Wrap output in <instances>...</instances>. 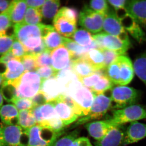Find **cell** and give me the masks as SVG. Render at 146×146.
Wrapping results in <instances>:
<instances>
[{"instance_id":"cell-14","label":"cell","mask_w":146,"mask_h":146,"mask_svg":"<svg viewBox=\"0 0 146 146\" xmlns=\"http://www.w3.org/2000/svg\"><path fill=\"white\" fill-rule=\"evenodd\" d=\"M103 29L107 34L127 38V33L116 12L109 9L104 16Z\"/></svg>"},{"instance_id":"cell-39","label":"cell","mask_w":146,"mask_h":146,"mask_svg":"<svg viewBox=\"0 0 146 146\" xmlns=\"http://www.w3.org/2000/svg\"><path fill=\"white\" fill-rule=\"evenodd\" d=\"M77 130L74 131L62 138L58 139L52 146H72L73 143L78 138Z\"/></svg>"},{"instance_id":"cell-10","label":"cell","mask_w":146,"mask_h":146,"mask_svg":"<svg viewBox=\"0 0 146 146\" xmlns=\"http://www.w3.org/2000/svg\"><path fill=\"white\" fill-rule=\"evenodd\" d=\"M140 91L126 86H117L111 89V99L114 108L119 109L136 104L141 98Z\"/></svg>"},{"instance_id":"cell-55","label":"cell","mask_w":146,"mask_h":146,"mask_svg":"<svg viewBox=\"0 0 146 146\" xmlns=\"http://www.w3.org/2000/svg\"><path fill=\"white\" fill-rule=\"evenodd\" d=\"M4 79L2 76L0 74V87L2 86L3 83Z\"/></svg>"},{"instance_id":"cell-27","label":"cell","mask_w":146,"mask_h":146,"mask_svg":"<svg viewBox=\"0 0 146 146\" xmlns=\"http://www.w3.org/2000/svg\"><path fill=\"white\" fill-rule=\"evenodd\" d=\"M0 117L5 125H18L19 111L14 105H5L0 110Z\"/></svg>"},{"instance_id":"cell-15","label":"cell","mask_w":146,"mask_h":146,"mask_svg":"<svg viewBox=\"0 0 146 146\" xmlns=\"http://www.w3.org/2000/svg\"><path fill=\"white\" fill-rule=\"evenodd\" d=\"M51 67L57 72L69 67L72 60L70 53L63 45L51 52Z\"/></svg>"},{"instance_id":"cell-33","label":"cell","mask_w":146,"mask_h":146,"mask_svg":"<svg viewBox=\"0 0 146 146\" xmlns=\"http://www.w3.org/2000/svg\"><path fill=\"white\" fill-rule=\"evenodd\" d=\"M36 124L31 110H21L19 111L18 125L25 129H29Z\"/></svg>"},{"instance_id":"cell-44","label":"cell","mask_w":146,"mask_h":146,"mask_svg":"<svg viewBox=\"0 0 146 146\" xmlns=\"http://www.w3.org/2000/svg\"><path fill=\"white\" fill-rule=\"evenodd\" d=\"M104 56V67L106 69L120 56L123 55L115 51L106 49L101 50Z\"/></svg>"},{"instance_id":"cell-47","label":"cell","mask_w":146,"mask_h":146,"mask_svg":"<svg viewBox=\"0 0 146 146\" xmlns=\"http://www.w3.org/2000/svg\"><path fill=\"white\" fill-rule=\"evenodd\" d=\"M34 107L42 105L48 102L46 98L44 93L40 91L31 98Z\"/></svg>"},{"instance_id":"cell-4","label":"cell","mask_w":146,"mask_h":146,"mask_svg":"<svg viewBox=\"0 0 146 146\" xmlns=\"http://www.w3.org/2000/svg\"><path fill=\"white\" fill-rule=\"evenodd\" d=\"M31 111L36 124L49 127L56 133H63L65 126L58 116L51 102L35 106Z\"/></svg>"},{"instance_id":"cell-32","label":"cell","mask_w":146,"mask_h":146,"mask_svg":"<svg viewBox=\"0 0 146 146\" xmlns=\"http://www.w3.org/2000/svg\"><path fill=\"white\" fill-rule=\"evenodd\" d=\"M133 67L134 73L146 86V52L135 59Z\"/></svg>"},{"instance_id":"cell-36","label":"cell","mask_w":146,"mask_h":146,"mask_svg":"<svg viewBox=\"0 0 146 146\" xmlns=\"http://www.w3.org/2000/svg\"><path fill=\"white\" fill-rule=\"evenodd\" d=\"M14 35H0V56H3L10 51L14 40Z\"/></svg>"},{"instance_id":"cell-20","label":"cell","mask_w":146,"mask_h":146,"mask_svg":"<svg viewBox=\"0 0 146 146\" xmlns=\"http://www.w3.org/2000/svg\"><path fill=\"white\" fill-rule=\"evenodd\" d=\"M40 91L44 94L48 102L65 94V89L60 82L54 77L44 80Z\"/></svg>"},{"instance_id":"cell-49","label":"cell","mask_w":146,"mask_h":146,"mask_svg":"<svg viewBox=\"0 0 146 146\" xmlns=\"http://www.w3.org/2000/svg\"><path fill=\"white\" fill-rule=\"evenodd\" d=\"M25 1L27 6L36 9L41 8L46 1L44 0H27Z\"/></svg>"},{"instance_id":"cell-18","label":"cell","mask_w":146,"mask_h":146,"mask_svg":"<svg viewBox=\"0 0 146 146\" xmlns=\"http://www.w3.org/2000/svg\"><path fill=\"white\" fill-rule=\"evenodd\" d=\"M125 131L122 125L112 127L100 140L95 142V146H121L123 145Z\"/></svg>"},{"instance_id":"cell-45","label":"cell","mask_w":146,"mask_h":146,"mask_svg":"<svg viewBox=\"0 0 146 146\" xmlns=\"http://www.w3.org/2000/svg\"><path fill=\"white\" fill-rule=\"evenodd\" d=\"M10 51L16 58L19 59L27 54L23 45L16 39L13 42Z\"/></svg>"},{"instance_id":"cell-40","label":"cell","mask_w":146,"mask_h":146,"mask_svg":"<svg viewBox=\"0 0 146 146\" xmlns=\"http://www.w3.org/2000/svg\"><path fill=\"white\" fill-rule=\"evenodd\" d=\"M95 12L105 15L109 10L107 1L105 0H93L89 3L88 6Z\"/></svg>"},{"instance_id":"cell-1","label":"cell","mask_w":146,"mask_h":146,"mask_svg":"<svg viewBox=\"0 0 146 146\" xmlns=\"http://www.w3.org/2000/svg\"><path fill=\"white\" fill-rule=\"evenodd\" d=\"M105 73L114 84L125 86L133 80L134 73L133 64L126 56H120L105 69Z\"/></svg>"},{"instance_id":"cell-8","label":"cell","mask_w":146,"mask_h":146,"mask_svg":"<svg viewBox=\"0 0 146 146\" xmlns=\"http://www.w3.org/2000/svg\"><path fill=\"white\" fill-rule=\"evenodd\" d=\"M28 146H52L63 133H58L49 127L36 124L28 130Z\"/></svg>"},{"instance_id":"cell-12","label":"cell","mask_w":146,"mask_h":146,"mask_svg":"<svg viewBox=\"0 0 146 146\" xmlns=\"http://www.w3.org/2000/svg\"><path fill=\"white\" fill-rule=\"evenodd\" d=\"M104 16L93 11L88 6H85L80 13L79 23L87 31L93 34H98L102 30Z\"/></svg>"},{"instance_id":"cell-19","label":"cell","mask_w":146,"mask_h":146,"mask_svg":"<svg viewBox=\"0 0 146 146\" xmlns=\"http://www.w3.org/2000/svg\"><path fill=\"white\" fill-rule=\"evenodd\" d=\"M146 137V124L139 122L131 123L125 133L123 145L136 143Z\"/></svg>"},{"instance_id":"cell-21","label":"cell","mask_w":146,"mask_h":146,"mask_svg":"<svg viewBox=\"0 0 146 146\" xmlns=\"http://www.w3.org/2000/svg\"><path fill=\"white\" fill-rule=\"evenodd\" d=\"M50 102L53 105L56 114L65 126L75 121L78 118L72 109L60 100L58 97Z\"/></svg>"},{"instance_id":"cell-52","label":"cell","mask_w":146,"mask_h":146,"mask_svg":"<svg viewBox=\"0 0 146 146\" xmlns=\"http://www.w3.org/2000/svg\"><path fill=\"white\" fill-rule=\"evenodd\" d=\"M12 1L0 0V14L7 10Z\"/></svg>"},{"instance_id":"cell-22","label":"cell","mask_w":146,"mask_h":146,"mask_svg":"<svg viewBox=\"0 0 146 146\" xmlns=\"http://www.w3.org/2000/svg\"><path fill=\"white\" fill-rule=\"evenodd\" d=\"M114 126L108 119L88 123L85 126L90 136L97 141L103 138Z\"/></svg>"},{"instance_id":"cell-28","label":"cell","mask_w":146,"mask_h":146,"mask_svg":"<svg viewBox=\"0 0 146 146\" xmlns=\"http://www.w3.org/2000/svg\"><path fill=\"white\" fill-rule=\"evenodd\" d=\"M84 57L91 64L96 71L105 69L104 56L99 49H93L89 51Z\"/></svg>"},{"instance_id":"cell-35","label":"cell","mask_w":146,"mask_h":146,"mask_svg":"<svg viewBox=\"0 0 146 146\" xmlns=\"http://www.w3.org/2000/svg\"><path fill=\"white\" fill-rule=\"evenodd\" d=\"M42 16L39 9L28 7L27 9L24 21L22 23L27 25H36L40 24Z\"/></svg>"},{"instance_id":"cell-34","label":"cell","mask_w":146,"mask_h":146,"mask_svg":"<svg viewBox=\"0 0 146 146\" xmlns=\"http://www.w3.org/2000/svg\"><path fill=\"white\" fill-rule=\"evenodd\" d=\"M113 85L114 84L106 76H102L91 91L95 96L103 94L106 91L112 89Z\"/></svg>"},{"instance_id":"cell-11","label":"cell","mask_w":146,"mask_h":146,"mask_svg":"<svg viewBox=\"0 0 146 146\" xmlns=\"http://www.w3.org/2000/svg\"><path fill=\"white\" fill-rule=\"evenodd\" d=\"M112 104L111 98L106 96L104 94L96 95L88 115L81 117L72 126V127L86 123L92 120L100 119L110 109Z\"/></svg>"},{"instance_id":"cell-50","label":"cell","mask_w":146,"mask_h":146,"mask_svg":"<svg viewBox=\"0 0 146 146\" xmlns=\"http://www.w3.org/2000/svg\"><path fill=\"white\" fill-rule=\"evenodd\" d=\"M72 146H93L88 138L80 137L77 138L73 143Z\"/></svg>"},{"instance_id":"cell-16","label":"cell","mask_w":146,"mask_h":146,"mask_svg":"<svg viewBox=\"0 0 146 146\" xmlns=\"http://www.w3.org/2000/svg\"><path fill=\"white\" fill-rule=\"evenodd\" d=\"M126 12L146 31V1H128Z\"/></svg>"},{"instance_id":"cell-23","label":"cell","mask_w":146,"mask_h":146,"mask_svg":"<svg viewBox=\"0 0 146 146\" xmlns=\"http://www.w3.org/2000/svg\"><path fill=\"white\" fill-rule=\"evenodd\" d=\"M27 7L25 1L16 0L11 1L7 10L8 11L12 23L16 25L23 23Z\"/></svg>"},{"instance_id":"cell-2","label":"cell","mask_w":146,"mask_h":146,"mask_svg":"<svg viewBox=\"0 0 146 146\" xmlns=\"http://www.w3.org/2000/svg\"><path fill=\"white\" fill-rule=\"evenodd\" d=\"M44 81L36 72L33 71L25 72L15 81L6 82L13 85L15 98L31 99L40 91Z\"/></svg>"},{"instance_id":"cell-54","label":"cell","mask_w":146,"mask_h":146,"mask_svg":"<svg viewBox=\"0 0 146 146\" xmlns=\"http://www.w3.org/2000/svg\"><path fill=\"white\" fill-rule=\"evenodd\" d=\"M3 97L0 91V110L3 106Z\"/></svg>"},{"instance_id":"cell-38","label":"cell","mask_w":146,"mask_h":146,"mask_svg":"<svg viewBox=\"0 0 146 146\" xmlns=\"http://www.w3.org/2000/svg\"><path fill=\"white\" fill-rule=\"evenodd\" d=\"M25 72H33L37 69L36 55L27 54L20 59Z\"/></svg>"},{"instance_id":"cell-5","label":"cell","mask_w":146,"mask_h":146,"mask_svg":"<svg viewBox=\"0 0 146 146\" xmlns=\"http://www.w3.org/2000/svg\"><path fill=\"white\" fill-rule=\"evenodd\" d=\"M65 94L71 97L80 106L84 116L88 115L95 96L90 89L84 86L78 79H76L66 85Z\"/></svg>"},{"instance_id":"cell-48","label":"cell","mask_w":146,"mask_h":146,"mask_svg":"<svg viewBox=\"0 0 146 146\" xmlns=\"http://www.w3.org/2000/svg\"><path fill=\"white\" fill-rule=\"evenodd\" d=\"M127 1L125 0H117V1L109 0L107 1V2L114 7L116 11H117L125 9Z\"/></svg>"},{"instance_id":"cell-17","label":"cell","mask_w":146,"mask_h":146,"mask_svg":"<svg viewBox=\"0 0 146 146\" xmlns=\"http://www.w3.org/2000/svg\"><path fill=\"white\" fill-rule=\"evenodd\" d=\"M125 31L139 43L146 41V35L143 29L133 18L125 11L123 15L118 16Z\"/></svg>"},{"instance_id":"cell-30","label":"cell","mask_w":146,"mask_h":146,"mask_svg":"<svg viewBox=\"0 0 146 146\" xmlns=\"http://www.w3.org/2000/svg\"><path fill=\"white\" fill-rule=\"evenodd\" d=\"M64 38L54 29L43 39L46 49L51 52L58 47L63 45Z\"/></svg>"},{"instance_id":"cell-37","label":"cell","mask_w":146,"mask_h":146,"mask_svg":"<svg viewBox=\"0 0 146 146\" xmlns=\"http://www.w3.org/2000/svg\"><path fill=\"white\" fill-rule=\"evenodd\" d=\"M58 98L72 109L78 117H83V111L80 106L78 105L70 96L63 94L58 97Z\"/></svg>"},{"instance_id":"cell-6","label":"cell","mask_w":146,"mask_h":146,"mask_svg":"<svg viewBox=\"0 0 146 146\" xmlns=\"http://www.w3.org/2000/svg\"><path fill=\"white\" fill-rule=\"evenodd\" d=\"M145 119H146V106L134 104L114 110L108 120L112 125L117 126Z\"/></svg>"},{"instance_id":"cell-24","label":"cell","mask_w":146,"mask_h":146,"mask_svg":"<svg viewBox=\"0 0 146 146\" xmlns=\"http://www.w3.org/2000/svg\"><path fill=\"white\" fill-rule=\"evenodd\" d=\"M71 68L78 79L91 75L96 72L84 56L72 60Z\"/></svg>"},{"instance_id":"cell-43","label":"cell","mask_w":146,"mask_h":146,"mask_svg":"<svg viewBox=\"0 0 146 146\" xmlns=\"http://www.w3.org/2000/svg\"><path fill=\"white\" fill-rule=\"evenodd\" d=\"M13 25L7 10L0 14V35L7 34V31Z\"/></svg>"},{"instance_id":"cell-31","label":"cell","mask_w":146,"mask_h":146,"mask_svg":"<svg viewBox=\"0 0 146 146\" xmlns=\"http://www.w3.org/2000/svg\"><path fill=\"white\" fill-rule=\"evenodd\" d=\"M71 38L78 44L83 47L89 46L94 42L93 36L91 33L82 29L77 30Z\"/></svg>"},{"instance_id":"cell-13","label":"cell","mask_w":146,"mask_h":146,"mask_svg":"<svg viewBox=\"0 0 146 146\" xmlns=\"http://www.w3.org/2000/svg\"><path fill=\"white\" fill-rule=\"evenodd\" d=\"M1 127L6 146H28L29 129L19 125H5Z\"/></svg>"},{"instance_id":"cell-41","label":"cell","mask_w":146,"mask_h":146,"mask_svg":"<svg viewBox=\"0 0 146 146\" xmlns=\"http://www.w3.org/2000/svg\"><path fill=\"white\" fill-rule=\"evenodd\" d=\"M37 68L51 66V51L46 49L43 52L36 55Z\"/></svg>"},{"instance_id":"cell-26","label":"cell","mask_w":146,"mask_h":146,"mask_svg":"<svg viewBox=\"0 0 146 146\" xmlns=\"http://www.w3.org/2000/svg\"><path fill=\"white\" fill-rule=\"evenodd\" d=\"M63 45L70 53L72 60L84 56L90 50L93 49H98L94 40L91 46L83 47L78 44L72 39L64 37Z\"/></svg>"},{"instance_id":"cell-46","label":"cell","mask_w":146,"mask_h":146,"mask_svg":"<svg viewBox=\"0 0 146 146\" xmlns=\"http://www.w3.org/2000/svg\"><path fill=\"white\" fill-rule=\"evenodd\" d=\"M35 71L43 80L55 77L58 73L51 66L38 68Z\"/></svg>"},{"instance_id":"cell-42","label":"cell","mask_w":146,"mask_h":146,"mask_svg":"<svg viewBox=\"0 0 146 146\" xmlns=\"http://www.w3.org/2000/svg\"><path fill=\"white\" fill-rule=\"evenodd\" d=\"M16 106L18 111L31 110L34 107L31 99L18 98L14 99L11 101Z\"/></svg>"},{"instance_id":"cell-29","label":"cell","mask_w":146,"mask_h":146,"mask_svg":"<svg viewBox=\"0 0 146 146\" xmlns=\"http://www.w3.org/2000/svg\"><path fill=\"white\" fill-rule=\"evenodd\" d=\"M60 5V1L58 0L46 1L43 5L39 9L42 17L49 21L54 19Z\"/></svg>"},{"instance_id":"cell-9","label":"cell","mask_w":146,"mask_h":146,"mask_svg":"<svg viewBox=\"0 0 146 146\" xmlns=\"http://www.w3.org/2000/svg\"><path fill=\"white\" fill-rule=\"evenodd\" d=\"M54 29V27L52 26L42 24L27 25L20 23L13 25L14 36L21 44L26 40L36 37H42L44 39Z\"/></svg>"},{"instance_id":"cell-53","label":"cell","mask_w":146,"mask_h":146,"mask_svg":"<svg viewBox=\"0 0 146 146\" xmlns=\"http://www.w3.org/2000/svg\"><path fill=\"white\" fill-rule=\"evenodd\" d=\"M0 146H6L3 135L2 129L0 125Z\"/></svg>"},{"instance_id":"cell-51","label":"cell","mask_w":146,"mask_h":146,"mask_svg":"<svg viewBox=\"0 0 146 146\" xmlns=\"http://www.w3.org/2000/svg\"><path fill=\"white\" fill-rule=\"evenodd\" d=\"M15 58H17L13 56V54L10 51L5 54L2 56L1 57H0V62L7 63L9 61Z\"/></svg>"},{"instance_id":"cell-25","label":"cell","mask_w":146,"mask_h":146,"mask_svg":"<svg viewBox=\"0 0 146 146\" xmlns=\"http://www.w3.org/2000/svg\"><path fill=\"white\" fill-rule=\"evenodd\" d=\"M25 72V68L20 59L18 58L12 59L7 63L6 72L3 76L4 82L15 81Z\"/></svg>"},{"instance_id":"cell-7","label":"cell","mask_w":146,"mask_h":146,"mask_svg":"<svg viewBox=\"0 0 146 146\" xmlns=\"http://www.w3.org/2000/svg\"><path fill=\"white\" fill-rule=\"evenodd\" d=\"M93 38L99 49L111 50L121 55H125L131 46L129 37L121 38L102 32L93 35Z\"/></svg>"},{"instance_id":"cell-3","label":"cell","mask_w":146,"mask_h":146,"mask_svg":"<svg viewBox=\"0 0 146 146\" xmlns=\"http://www.w3.org/2000/svg\"><path fill=\"white\" fill-rule=\"evenodd\" d=\"M78 11L75 8L63 7L54 18V28L59 34L67 38H71L77 30Z\"/></svg>"}]
</instances>
